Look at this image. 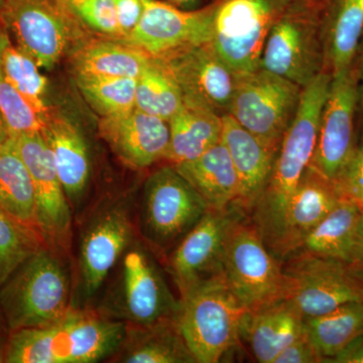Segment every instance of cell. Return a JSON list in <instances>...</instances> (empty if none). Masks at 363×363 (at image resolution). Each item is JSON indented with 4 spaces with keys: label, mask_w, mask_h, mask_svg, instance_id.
I'll use <instances>...</instances> for the list:
<instances>
[{
    "label": "cell",
    "mask_w": 363,
    "mask_h": 363,
    "mask_svg": "<svg viewBox=\"0 0 363 363\" xmlns=\"http://www.w3.org/2000/svg\"><path fill=\"white\" fill-rule=\"evenodd\" d=\"M9 35H7L4 28H1L0 26V79L4 78L2 75V54H4V47L9 42Z\"/></svg>",
    "instance_id": "cell-44"
},
{
    "label": "cell",
    "mask_w": 363,
    "mask_h": 363,
    "mask_svg": "<svg viewBox=\"0 0 363 363\" xmlns=\"http://www.w3.org/2000/svg\"><path fill=\"white\" fill-rule=\"evenodd\" d=\"M362 211L350 198L341 197L335 207L306 236L302 252L350 264L357 245Z\"/></svg>",
    "instance_id": "cell-28"
},
{
    "label": "cell",
    "mask_w": 363,
    "mask_h": 363,
    "mask_svg": "<svg viewBox=\"0 0 363 363\" xmlns=\"http://www.w3.org/2000/svg\"><path fill=\"white\" fill-rule=\"evenodd\" d=\"M69 202H78L90 177V159L82 133L63 116H50L42 133Z\"/></svg>",
    "instance_id": "cell-24"
},
{
    "label": "cell",
    "mask_w": 363,
    "mask_h": 363,
    "mask_svg": "<svg viewBox=\"0 0 363 363\" xmlns=\"http://www.w3.org/2000/svg\"><path fill=\"white\" fill-rule=\"evenodd\" d=\"M142 18L123 42L152 58H162L191 47L211 42L214 4L185 11L161 0H143Z\"/></svg>",
    "instance_id": "cell-14"
},
{
    "label": "cell",
    "mask_w": 363,
    "mask_h": 363,
    "mask_svg": "<svg viewBox=\"0 0 363 363\" xmlns=\"http://www.w3.org/2000/svg\"><path fill=\"white\" fill-rule=\"evenodd\" d=\"M128 207L116 204L101 212L86 229L81 243L79 272L83 295L89 298L101 288L133 241Z\"/></svg>",
    "instance_id": "cell-18"
},
{
    "label": "cell",
    "mask_w": 363,
    "mask_h": 363,
    "mask_svg": "<svg viewBox=\"0 0 363 363\" xmlns=\"http://www.w3.org/2000/svg\"><path fill=\"white\" fill-rule=\"evenodd\" d=\"M247 311L224 279L202 284L181 297L176 322L196 362H220L240 340Z\"/></svg>",
    "instance_id": "cell-4"
},
{
    "label": "cell",
    "mask_w": 363,
    "mask_h": 363,
    "mask_svg": "<svg viewBox=\"0 0 363 363\" xmlns=\"http://www.w3.org/2000/svg\"><path fill=\"white\" fill-rule=\"evenodd\" d=\"M209 210L199 193L175 167H164L147 179L142 204L145 238L167 247L184 238Z\"/></svg>",
    "instance_id": "cell-11"
},
{
    "label": "cell",
    "mask_w": 363,
    "mask_h": 363,
    "mask_svg": "<svg viewBox=\"0 0 363 363\" xmlns=\"http://www.w3.org/2000/svg\"><path fill=\"white\" fill-rule=\"evenodd\" d=\"M128 324L111 316L70 310L61 321L9 334L4 363H91L111 357Z\"/></svg>",
    "instance_id": "cell-2"
},
{
    "label": "cell",
    "mask_w": 363,
    "mask_h": 363,
    "mask_svg": "<svg viewBox=\"0 0 363 363\" xmlns=\"http://www.w3.org/2000/svg\"><path fill=\"white\" fill-rule=\"evenodd\" d=\"M152 57L126 43L101 42L87 45L74 60L77 76L138 78Z\"/></svg>",
    "instance_id": "cell-31"
},
{
    "label": "cell",
    "mask_w": 363,
    "mask_h": 363,
    "mask_svg": "<svg viewBox=\"0 0 363 363\" xmlns=\"http://www.w3.org/2000/svg\"><path fill=\"white\" fill-rule=\"evenodd\" d=\"M99 130L112 152L130 168H147L168 156L169 121L136 107L119 116L102 117Z\"/></svg>",
    "instance_id": "cell-20"
},
{
    "label": "cell",
    "mask_w": 363,
    "mask_h": 363,
    "mask_svg": "<svg viewBox=\"0 0 363 363\" xmlns=\"http://www.w3.org/2000/svg\"><path fill=\"white\" fill-rule=\"evenodd\" d=\"M323 362V358L319 354L311 340L307 335L296 339L294 342L281 351L274 360V363H318Z\"/></svg>",
    "instance_id": "cell-39"
},
{
    "label": "cell",
    "mask_w": 363,
    "mask_h": 363,
    "mask_svg": "<svg viewBox=\"0 0 363 363\" xmlns=\"http://www.w3.org/2000/svg\"><path fill=\"white\" fill-rule=\"evenodd\" d=\"M331 80V74L324 70L302 88L297 111L281 140L271 178L250 211L253 225L269 250L278 238L286 202L314 156Z\"/></svg>",
    "instance_id": "cell-1"
},
{
    "label": "cell",
    "mask_w": 363,
    "mask_h": 363,
    "mask_svg": "<svg viewBox=\"0 0 363 363\" xmlns=\"http://www.w3.org/2000/svg\"><path fill=\"white\" fill-rule=\"evenodd\" d=\"M0 119H2V117H1V116H0Z\"/></svg>",
    "instance_id": "cell-50"
},
{
    "label": "cell",
    "mask_w": 363,
    "mask_h": 363,
    "mask_svg": "<svg viewBox=\"0 0 363 363\" xmlns=\"http://www.w3.org/2000/svg\"><path fill=\"white\" fill-rule=\"evenodd\" d=\"M305 333L306 318L286 298L247 311L240 327V339L260 363H274L289 344Z\"/></svg>",
    "instance_id": "cell-22"
},
{
    "label": "cell",
    "mask_w": 363,
    "mask_h": 363,
    "mask_svg": "<svg viewBox=\"0 0 363 363\" xmlns=\"http://www.w3.org/2000/svg\"><path fill=\"white\" fill-rule=\"evenodd\" d=\"M260 68L302 88L325 70L320 4L286 7L267 35Z\"/></svg>",
    "instance_id": "cell-6"
},
{
    "label": "cell",
    "mask_w": 363,
    "mask_h": 363,
    "mask_svg": "<svg viewBox=\"0 0 363 363\" xmlns=\"http://www.w3.org/2000/svg\"><path fill=\"white\" fill-rule=\"evenodd\" d=\"M116 6L121 37L125 38L133 32L142 18L143 0H113Z\"/></svg>",
    "instance_id": "cell-40"
},
{
    "label": "cell",
    "mask_w": 363,
    "mask_h": 363,
    "mask_svg": "<svg viewBox=\"0 0 363 363\" xmlns=\"http://www.w3.org/2000/svg\"><path fill=\"white\" fill-rule=\"evenodd\" d=\"M358 100L352 68L332 75L310 168L327 180H337L354 152V114Z\"/></svg>",
    "instance_id": "cell-15"
},
{
    "label": "cell",
    "mask_w": 363,
    "mask_h": 363,
    "mask_svg": "<svg viewBox=\"0 0 363 363\" xmlns=\"http://www.w3.org/2000/svg\"><path fill=\"white\" fill-rule=\"evenodd\" d=\"M0 209L39 231L32 178L11 136L0 147Z\"/></svg>",
    "instance_id": "cell-29"
},
{
    "label": "cell",
    "mask_w": 363,
    "mask_h": 363,
    "mask_svg": "<svg viewBox=\"0 0 363 363\" xmlns=\"http://www.w3.org/2000/svg\"><path fill=\"white\" fill-rule=\"evenodd\" d=\"M342 197L350 198L363 211V190L355 191V192L350 193V194L342 196Z\"/></svg>",
    "instance_id": "cell-47"
},
{
    "label": "cell",
    "mask_w": 363,
    "mask_h": 363,
    "mask_svg": "<svg viewBox=\"0 0 363 363\" xmlns=\"http://www.w3.org/2000/svg\"><path fill=\"white\" fill-rule=\"evenodd\" d=\"M45 247L37 229L0 209V288L21 264Z\"/></svg>",
    "instance_id": "cell-33"
},
{
    "label": "cell",
    "mask_w": 363,
    "mask_h": 363,
    "mask_svg": "<svg viewBox=\"0 0 363 363\" xmlns=\"http://www.w3.org/2000/svg\"><path fill=\"white\" fill-rule=\"evenodd\" d=\"M350 266L351 271L363 281V211L360 219L359 229H358L357 245L353 252Z\"/></svg>",
    "instance_id": "cell-42"
},
{
    "label": "cell",
    "mask_w": 363,
    "mask_h": 363,
    "mask_svg": "<svg viewBox=\"0 0 363 363\" xmlns=\"http://www.w3.org/2000/svg\"><path fill=\"white\" fill-rule=\"evenodd\" d=\"M284 0H218L214 4L211 44L236 74L260 68L264 43Z\"/></svg>",
    "instance_id": "cell-7"
},
{
    "label": "cell",
    "mask_w": 363,
    "mask_h": 363,
    "mask_svg": "<svg viewBox=\"0 0 363 363\" xmlns=\"http://www.w3.org/2000/svg\"><path fill=\"white\" fill-rule=\"evenodd\" d=\"M224 281L247 311L284 298L283 266L253 223L238 217L227 236Z\"/></svg>",
    "instance_id": "cell-5"
},
{
    "label": "cell",
    "mask_w": 363,
    "mask_h": 363,
    "mask_svg": "<svg viewBox=\"0 0 363 363\" xmlns=\"http://www.w3.org/2000/svg\"><path fill=\"white\" fill-rule=\"evenodd\" d=\"M173 166L199 193L209 209L225 210L238 204L240 180L221 142L197 159Z\"/></svg>",
    "instance_id": "cell-25"
},
{
    "label": "cell",
    "mask_w": 363,
    "mask_h": 363,
    "mask_svg": "<svg viewBox=\"0 0 363 363\" xmlns=\"http://www.w3.org/2000/svg\"><path fill=\"white\" fill-rule=\"evenodd\" d=\"M32 178L35 218L45 245L65 252L70 247L71 204L42 133L13 138Z\"/></svg>",
    "instance_id": "cell-13"
},
{
    "label": "cell",
    "mask_w": 363,
    "mask_h": 363,
    "mask_svg": "<svg viewBox=\"0 0 363 363\" xmlns=\"http://www.w3.org/2000/svg\"><path fill=\"white\" fill-rule=\"evenodd\" d=\"M4 1H6V0H0V11H1L2 6H4Z\"/></svg>",
    "instance_id": "cell-49"
},
{
    "label": "cell",
    "mask_w": 363,
    "mask_h": 363,
    "mask_svg": "<svg viewBox=\"0 0 363 363\" xmlns=\"http://www.w3.org/2000/svg\"><path fill=\"white\" fill-rule=\"evenodd\" d=\"M72 11L95 30L121 35L113 0H67Z\"/></svg>",
    "instance_id": "cell-37"
},
{
    "label": "cell",
    "mask_w": 363,
    "mask_h": 363,
    "mask_svg": "<svg viewBox=\"0 0 363 363\" xmlns=\"http://www.w3.org/2000/svg\"><path fill=\"white\" fill-rule=\"evenodd\" d=\"M9 337V332L2 323H0V362H2V357H4V350L6 347V343Z\"/></svg>",
    "instance_id": "cell-45"
},
{
    "label": "cell",
    "mask_w": 363,
    "mask_h": 363,
    "mask_svg": "<svg viewBox=\"0 0 363 363\" xmlns=\"http://www.w3.org/2000/svg\"><path fill=\"white\" fill-rule=\"evenodd\" d=\"M169 147L167 159L172 164L192 161L220 143L222 116L189 100L169 121Z\"/></svg>",
    "instance_id": "cell-26"
},
{
    "label": "cell",
    "mask_w": 363,
    "mask_h": 363,
    "mask_svg": "<svg viewBox=\"0 0 363 363\" xmlns=\"http://www.w3.org/2000/svg\"><path fill=\"white\" fill-rule=\"evenodd\" d=\"M286 6H318L321 0H284Z\"/></svg>",
    "instance_id": "cell-46"
},
{
    "label": "cell",
    "mask_w": 363,
    "mask_h": 363,
    "mask_svg": "<svg viewBox=\"0 0 363 363\" xmlns=\"http://www.w3.org/2000/svg\"><path fill=\"white\" fill-rule=\"evenodd\" d=\"M109 305V316L138 327L176 320L180 309L155 260L135 242L121 257Z\"/></svg>",
    "instance_id": "cell-8"
},
{
    "label": "cell",
    "mask_w": 363,
    "mask_h": 363,
    "mask_svg": "<svg viewBox=\"0 0 363 363\" xmlns=\"http://www.w3.org/2000/svg\"><path fill=\"white\" fill-rule=\"evenodd\" d=\"M0 116L9 135L16 138L42 133L51 113L47 105L35 104L2 78L0 79Z\"/></svg>",
    "instance_id": "cell-35"
},
{
    "label": "cell",
    "mask_w": 363,
    "mask_h": 363,
    "mask_svg": "<svg viewBox=\"0 0 363 363\" xmlns=\"http://www.w3.org/2000/svg\"><path fill=\"white\" fill-rule=\"evenodd\" d=\"M238 207L209 209L180 241L169 259V272L180 298L196 286L224 279L223 262L227 236L241 216Z\"/></svg>",
    "instance_id": "cell-12"
},
{
    "label": "cell",
    "mask_w": 363,
    "mask_h": 363,
    "mask_svg": "<svg viewBox=\"0 0 363 363\" xmlns=\"http://www.w3.org/2000/svg\"><path fill=\"white\" fill-rule=\"evenodd\" d=\"M294 255L283 267V296L306 319L363 301V281L348 264L305 252Z\"/></svg>",
    "instance_id": "cell-10"
},
{
    "label": "cell",
    "mask_w": 363,
    "mask_h": 363,
    "mask_svg": "<svg viewBox=\"0 0 363 363\" xmlns=\"http://www.w3.org/2000/svg\"><path fill=\"white\" fill-rule=\"evenodd\" d=\"M306 331L323 362H329L363 335V301L346 303L330 312L307 318Z\"/></svg>",
    "instance_id": "cell-30"
},
{
    "label": "cell",
    "mask_w": 363,
    "mask_h": 363,
    "mask_svg": "<svg viewBox=\"0 0 363 363\" xmlns=\"http://www.w3.org/2000/svg\"><path fill=\"white\" fill-rule=\"evenodd\" d=\"M301 93V86L262 68L238 74L228 116L279 147L297 111Z\"/></svg>",
    "instance_id": "cell-9"
},
{
    "label": "cell",
    "mask_w": 363,
    "mask_h": 363,
    "mask_svg": "<svg viewBox=\"0 0 363 363\" xmlns=\"http://www.w3.org/2000/svg\"><path fill=\"white\" fill-rule=\"evenodd\" d=\"M164 1L185 11L198 9V6L201 4V0H164Z\"/></svg>",
    "instance_id": "cell-43"
},
{
    "label": "cell",
    "mask_w": 363,
    "mask_h": 363,
    "mask_svg": "<svg viewBox=\"0 0 363 363\" xmlns=\"http://www.w3.org/2000/svg\"><path fill=\"white\" fill-rule=\"evenodd\" d=\"M40 69L30 55L9 40L2 54L4 80L35 104L47 105L45 95L48 79L40 73Z\"/></svg>",
    "instance_id": "cell-36"
},
{
    "label": "cell",
    "mask_w": 363,
    "mask_h": 363,
    "mask_svg": "<svg viewBox=\"0 0 363 363\" xmlns=\"http://www.w3.org/2000/svg\"><path fill=\"white\" fill-rule=\"evenodd\" d=\"M70 285L54 250L43 247L0 288V318L7 332L43 328L70 311Z\"/></svg>",
    "instance_id": "cell-3"
},
{
    "label": "cell",
    "mask_w": 363,
    "mask_h": 363,
    "mask_svg": "<svg viewBox=\"0 0 363 363\" xmlns=\"http://www.w3.org/2000/svg\"><path fill=\"white\" fill-rule=\"evenodd\" d=\"M334 184L341 196L363 190V140Z\"/></svg>",
    "instance_id": "cell-38"
},
{
    "label": "cell",
    "mask_w": 363,
    "mask_h": 363,
    "mask_svg": "<svg viewBox=\"0 0 363 363\" xmlns=\"http://www.w3.org/2000/svg\"><path fill=\"white\" fill-rule=\"evenodd\" d=\"M154 59L176 81L183 99L207 107L220 116L228 114L238 74L219 57L211 42Z\"/></svg>",
    "instance_id": "cell-16"
},
{
    "label": "cell",
    "mask_w": 363,
    "mask_h": 363,
    "mask_svg": "<svg viewBox=\"0 0 363 363\" xmlns=\"http://www.w3.org/2000/svg\"><path fill=\"white\" fill-rule=\"evenodd\" d=\"M182 104L183 93L176 81L156 59H150L136 78V108L169 121Z\"/></svg>",
    "instance_id": "cell-32"
},
{
    "label": "cell",
    "mask_w": 363,
    "mask_h": 363,
    "mask_svg": "<svg viewBox=\"0 0 363 363\" xmlns=\"http://www.w3.org/2000/svg\"><path fill=\"white\" fill-rule=\"evenodd\" d=\"M220 142L240 180V197L236 207L252 211L271 178L279 147L250 133L228 114L222 116Z\"/></svg>",
    "instance_id": "cell-21"
},
{
    "label": "cell",
    "mask_w": 363,
    "mask_h": 363,
    "mask_svg": "<svg viewBox=\"0 0 363 363\" xmlns=\"http://www.w3.org/2000/svg\"><path fill=\"white\" fill-rule=\"evenodd\" d=\"M362 104H363V56H362Z\"/></svg>",
    "instance_id": "cell-48"
},
{
    "label": "cell",
    "mask_w": 363,
    "mask_h": 363,
    "mask_svg": "<svg viewBox=\"0 0 363 363\" xmlns=\"http://www.w3.org/2000/svg\"><path fill=\"white\" fill-rule=\"evenodd\" d=\"M342 196L335 184L308 168L286 202L272 255L285 259L300 250L303 240L335 207Z\"/></svg>",
    "instance_id": "cell-19"
},
{
    "label": "cell",
    "mask_w": 363,
    "mask_h": 363,
    "mask_svg": "<svg viewBox=\"0 0 363 363\" xmlns=\"http://www.w3.org/2000/svg\"><path fill=\"white\" fill-rule=\"evenodd\" d=\"M116 353H118L119 362H196L176 320L145 327L128 325L125 339Z\"/></svg>",
    "instance_id": "cell-27"
},
{
    "label": "cell",
    "mask_w": 363,
    "mask_h": 363,
    "mask_svg": "<svg viewBox=\"0 0 363 363\" xmlns=\"http://www.w3.org/2000/svg\"><path fill=\"white\" fill-rule=\"evenodd\" d=\"M333 363H363V335L353 340L338 354L331 358Z\"/></svg>",
    "instance_id": "cell-41"
},
{
    "label": "cell",
    "mask_w": 363,
    "mask_h": 363,
    "mask_svg": "<svg viewBox=\"0 0 363 363\" xmlns=\"http://www.w3.org/2000/svg\"><path fill=\"white\" fill-rule=\"evenodd\" d=\"M320 25L325 71L352 68L363 38V0H321Z\"/></svg>",
    "instance_id": "cell-23"
},
{
    "label": "cell",
    "mask_w": 363,
    "mask_h": 363,
    "mask_svg": "<svg viewBox=\"0 0 363 363\" xmlns=\"http://www.w3.org/2000/svg\"><path fill=\"white\" fill-rule=\"evenodd\" d=\"M0 21L16 45L47 70L56 65L70 40L67 14L54 0H6Z\"/></svg>",
    "instance_id": "cell-17"
},
{
    "label": "cell",
    "mask_w": 363,
    "mask_h": 363,
    "mask_svg": "<svg viewBox=\"0 0 363 363\" xmlns=\"http://www.w3.org/2000/svg\"><path fill=\"white\" fill-rule=\"evenodd\" d=\"M81 92L104 117L125 113L135 107L136 79L77 76Z\"/></svg>",
    "instance_id": "cell-34"
}]
</instances>
